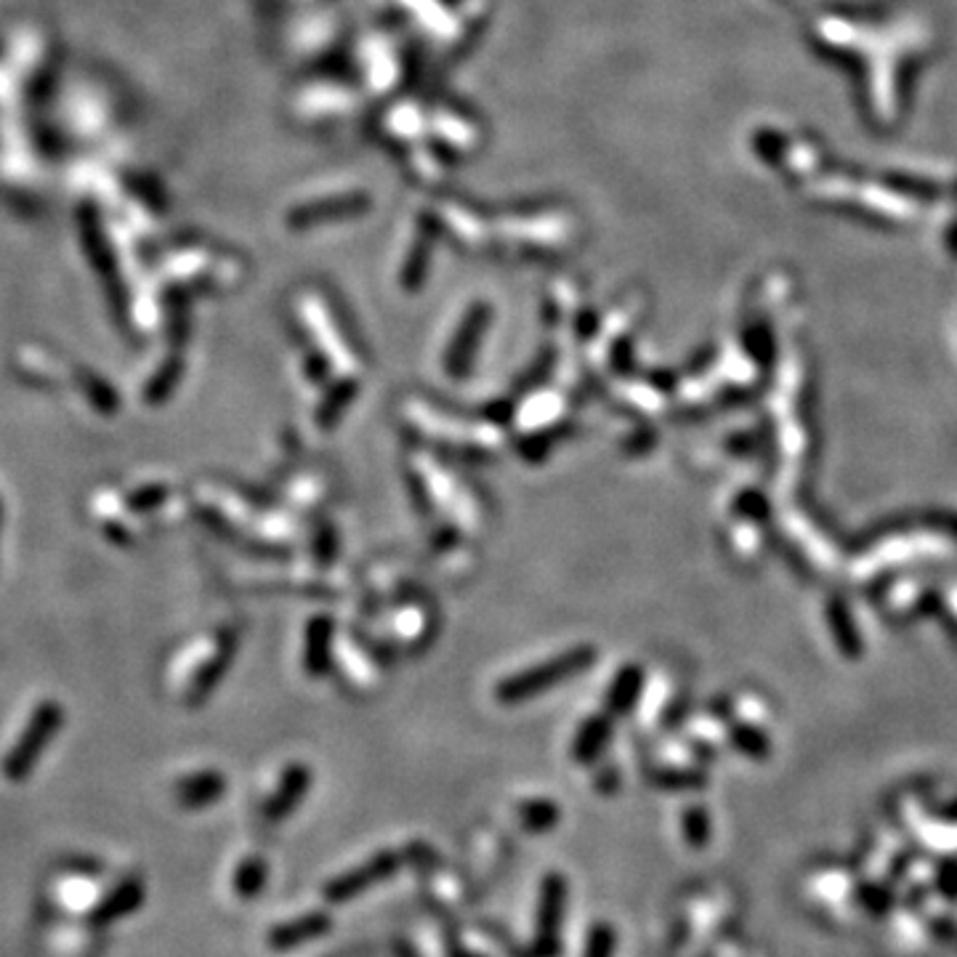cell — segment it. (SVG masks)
<instances>
[{
	"label": "cell",
	"instance_id": "cell-16",
	"mask_svg": "<svg viewBox=\"0 0 957 957\" xmlns=\"http://www.w3.org/2000/svg\"><path fill=\"white\" fill-rule=\"evenodd\" d=\"M450 957H482V955H474V953H469V949L456 947V949H450Z\"/></svg>",
	"mask_w": 957,
	"mask_h": 957
},
{
	"label": "cell",
	"instance_id": "cell-14",
	"mask_svg": "<svg viewBox=\"0 0 957 957\" xmlns=\"http://www.w3.org/2000/svg\"><path fill=\"white\" fill-rule=\"evenodd\" d=\"M658 784H662L665 790H686V788H697L699 777L697 775H678V771H667V775L658 777Z\"/></svg>",
	"mask_w": 957,
	"mask_h": 957
},
{
	"label": "cell",
	"instance_id": "cell-6",
	"mask_svg": "<svg viewBox=\"0 0 957 957\" xmlns=\"http://www.w3.org/2000/svg\"><path fill=\"white\" fill-rule=\"evenodd\" d=\"M586 654H567V658L556 660L554 665H545L540 667V671H530L524 673V676L511 681V684H506V689L500 692L503 699H524L530 695H537V692L548 689L551 684H558L556 678H564L567 673L578 671V667L586 665Z\"/></svg>",
	"mask_w": 957,
	"mask_h": 957
},
{
	"label": "cell",
	"instance_id": "cell-7",
	"mask_svg": "<svg viewBox=\"0 0 957 957\" xmlns=\"http://www.w3.org/2000/svg\"><path fill=\"white\" fill-rule=\"evenodd\" d=\"M224 790L226 779L218 771H202V775L187 777L184 782H179L176 795H179V803L184 808H202L216 803L224 795Z\"/></svg>",
	"mask_w": 957,
	"mask_h": 957
},
{
	"label": "cell",
	"instance_id": "cell-5",
	"mask_svg": "<svg viewBox=\"0 0 957 957\" xmlns=\"http://www.w3.org/2000/svg\"><path fill=\"white\" fill-rule=\"evenodd\" d=\"M309 784H311L309 769H306L304 764H293L291 769L282 775L280 788L274 790V795L267 801V808H263V817H267V822H272L274 825V822H285L291 817V814L300 806L306 793H309Z\"/></svg>",
	"mask_w": 957,
	"mask_h": 957
},
{
	"label": "cell",
	"instance_id": "cell-4",
	"mask_svg": "<svg viewBox=\"0 0 957 957\" xmlns=\"http://www.w3.org/2000/svg\"><path fill=\"white\" fill-rule=\"evenodd\" d=\"M330 929H333V918H330L328 912H306V915L274 925V929L269 931V947L280 949V953L298 949L304 947V944H311L317 942V938H322Z\"/></svg>",
	"mask_w": 957,
	"mask_h": 957
},
{
	"label": "cell",
	"instance_id": "cell-10",
	"mask_svg": "<svg viewBox=\"0 0 957 957\" xmlns=\"http://www.w3.org/2000/svg\"><path fill=\"white\" fill-rule=\"evenodd\" d=\"M558 817H562L558 806L554 801H545V798H532V801H524L519 806L521 827L527 832H535V836L554 830L558 825Z\"/></svg>",
	"mask_w": 957,
	"mask_h": 957
},
{
	"label": "cell",
	"instance_id": "cell-9",
	"mask_svg": "<svg viewBox=\"0 0 957 957\" xmlns=\"http://www.w3.org/2000/svg\"><path fill=\"white\" fill-rule=\"evenodd\" d=\"M269 881V864L263 856H248L239 862L235 877H232V888L243 901H253L261 897Z\"/></svg>",
	"mask_w": 957,
	"mask_h": 957
},
{
	"label": "cell",
	"instance_id": "cell-12",
	"mask_svg": "<svg viewBox=\"0 0 957 957\" xmlns=\"http://www.w3.org/2000/svg\"><path fill=\"white\" fill-rule=\"evenodd\" d=\"M681 822H684V838L692 849H705L710 843V817L705 808L689 806Z\"/></svg>",
	"mask_w": 957,
	"mask_h": 957
},
{
	"label": "cell",
	"instance_id": "cell-8",
	"mask_svg": "<svg viewBox=\"0 0 957 957\" xmlns=\"http://www.w3.org/2000/svg\"><path fill=\"white\" fill-rule=\"evenodd\" d=\"M141 899H144V888H141V883L122 881L120 886L115 888L99 907H96L94 918L91 920H94L96 925H104V923H113V920H118L122 915H131V912L141 905Z\"/></svg>",
	"mask_w": 957,
	"mask_h": 957
},
{
	"label": "cell",
	"instance_id": "cell-11",
	"mask_svg": "<svg viewBox=\"0 0 957 957\" xmlns=\"http://www.w3.org/2000/svg\"><path fill=\"white\" fill-rule=\"evenodd\" d=\"M606 740H610V723H606L604 718H596V721H588L586 726L580 729L578 740H575L572 756L578 758L580 764H591V760L596 758L601 751H604Z\"/></svg>",
	"mask_w": 957,
	"mask_h": 957
},
{
	"label": "cell",
	"instance_id": "cell-13",
	"mask_svg": "<svg viewBox=\"0 0 957 957\" xmlns=\"http://www.w3.org/2000/svg\"><path fill=\"white\" fill-rule=\"evenodd\" d=\"M617 947L615 929L610 923H593L586 938V953L582 957H612Z\"/></svg>",
	"mask_w": 957,
	"mask_h": 957
},
{
	"label": "cell",
	"instance_id": "cell-15",
	"mask_svg": "<svg viewBox=\"0 0 957 957\" xmlns=\"http://www.w3.org/2000/svg\"><path fill=\"white\" fill-rule=\"evenodd\" d=\"M174 380H176V365H168V370H165L163 376L157 378V386H152V389H150V397L152 399L163 397L165 391H168L170 386H174Z\"/></svg>",
	"mask_w": 957,
	"mask_h": 957
},
{
	"label": "cell",
	"instance_id": "cell-3",
	"mask_svg": "<svg viewBox=\"0 0 957 957\" xmlns=\"http://www.w3.org/2000/svg\"><path fill=\"white\" fill-rule=\"evenodd\" d=\"M59 721H61V710L54 702L40 705V708L35 710L27 732L22 734L14 751H11L3 760V775L9 777L11 782H20V779H24L29 771H33L35 760H38L40 753L46 751L48 740H51L54 732L59 729Z\"/></svg>",
	"mask_w": 957,
	"mask_h": 957
},
{
	"label": "cell",
	"instance_id": "cell-1",
	"mask_svg": "<svg viewBox=\"0 0 957 957\" xmlns=\"http://www.w3.org/2000/svg\"><path fill=\"white\" fill-rule=\"evenodd\" d=\"M567 877L548 873L540 883L535 934H532V957H558L562 955V925L567 912Z\"/></svg>",
	"mask_w": 957,
	"mask_h": 957
},
{
	"label": "cell",
	"instance_id": "cell-2",
	"mask_svg": "<svg viewBox=\"0 0 957 957\" xmlns=\"http://www.w3.org/2000/svg\"><path fill=\"white\" fill-rule=\"evenodd\" d=\"M399 862H402V859H399V854H394V851H378V854H373L367 862H362L357 867L348 870V873L324 883L322 897L328 905H348V901L359 899L362 894L370 891V888L378 886V883L394 877Z\"/></svg>",
	"mask_w": 957,
	"mask_h": 957
}]
</instances>
